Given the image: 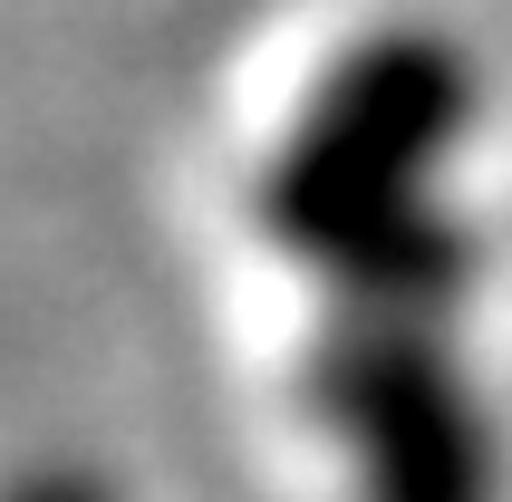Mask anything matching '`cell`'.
Wrapping results in <instances>:
<instances>
[{"mask_svg":"<svg viewBox=\"0 0 512 502\" xmlns=\"http://www.w3.org/2000/svg\"><path fill=\"white\" fill-rule=\"evenodd\" d=\"M474 107L484 78L445 29H368L329 58L281 155L261 165V242L300 261L348 319L445 329L484 280V232L435 203V174L464 155Z\"/></svg>","mask_w":512,"mask_h":502,"instance_id":"1","label":"cell"},{"mask_svg":"<svg viewBox=\"0 0 512 502\" xmlns=\"http://www.w3.org/2000/svg\"><path fill=\"white\" fill-rule=\"evenodd\" d=\"M300 406L348 454L358 502H503V435L445 329L329 309L300 358Z\"/></svg>","mask_w":512,"mask_h":502,"instance_id":"2","label":"cell"},{"mask_svg":"<svg viewBox=\"0 0 512 502\" xmlns=\"http://www.w3.org/2000/svg\"><path fill=\"white\" fill-rule=\"evenodd\" d=\"M10 502H116V493H107L97 474H87V464H39V474H29Z\"/></svg>","mask_w":512,"mask_h":502,"instance_id":"3","label":"cell"}]
</instances>
